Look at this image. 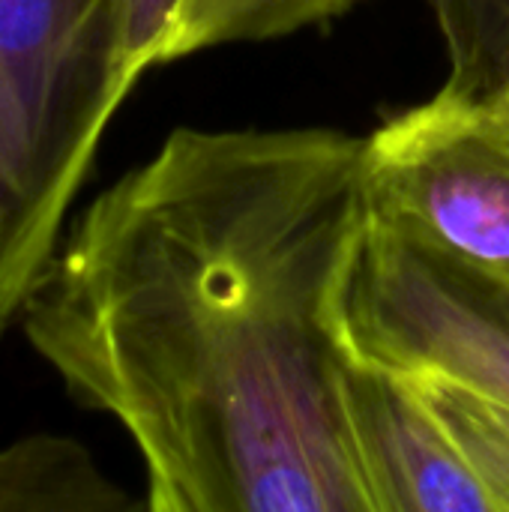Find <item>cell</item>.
I'll list each match as a JSON object with an SVG mask.
<instances>
[{
	"label": "cell",
	"mask_w": 509,
	"mask_h": 512,
	"mask_svg": "<svg viewBox=\"0 0 509 512\" xmlns=\"http://www.w3.org/2000/svg\"><path fill=\"white\" fill-rule=\"evenodd\" d=\"M366 135L174 129L102 189L21 327L135 444L153 512H372L342 378Z\"/></svg>",
	"instance_id": "1"
},
{
	"label": "cell",
	"mask_w": 509,
	"mask_h": 512,
	"mask_svg": "<svg viewBox=\"0 0 509 512\" xmlns=\"http://www.w3.org/2000/svg\"><path fill=\"white\" fill-rule=\"evenodd\" d=\"M129 90L117 0H0V333L57 252Z\"/></svg>",
	"instance_id": "2"
},
{
	"label": "cell",
	"mask_w": 509,
	"mask_h": 512,
	"mask_svg": "<svg viewBox=\"0 0 509 512\" xmlns=\"http://www.w3.org/2000/svg\"><path fill=\"white\" fill-rule=\"evenodd\" d=\"M342 327L360 360L509 408V282L402 222L372 213Z\"/></svg>",
	"instance_id": "3"
},
{
	"label": "cell",
	"mask_w": 509,
	"mask_h": 512,
	"mask_svg": "<svg viewBox=\"0 0 509 512\" xmlns=\"http://www.w3.org/2000/svg\"><path fill=\"white\" fill-rule=\"evenodd\" d=\"M372 213L509 282V114L441 87L366 135Z\"/></svg>",
	"instance_id": "4"
},
{
	"label": "cell",
	"mask_w": 509,
	"mask_h": 512,
	"mask_svg": "<svg viewBox=\"0 0 509 512\" xmlns=\"http://www.w3.org/2000/svg\"><path fill=\"white\" fill-rule=\"evenodd\" d=\"M342 396L372 512H501L405 375L351 354Z\"/></svg>",
	"instance_id": "5"
},
{
	"label": "cell",
	"mask_w": 509,
	"mask_h": 512,
	"mask_svg": "<svg viewBox=\"0 0 509 512\" xmlns=\"http://www.w3.org/2000/svg\"><path fill=\"white\" fill-rule=\"evenodd\" d=\"M363 0H117L123 72L138 78L189 54L321 27Z\"/></svg>",
	"instance_id": "6"
},
{
	"label": "cell",
	"mask_w": 509,
	"mask_h": 512,
	"mask_svg": "<svg viewBox=\"0 0 509 512\" xmlns=\"http://www.w3.org/2000/svg\"><path fill=\"white\" fill-rule=\"evenodd\" d=\"M120 510L132 501L78 441L30 435L0 447V512Z\"/></svg>",
	"instance_id": "7"
},
{
	"label": "cell",
	"mask_w": 509,
	"mask_h": 512,
	"mask_svg": "<svg viewBox=\"0 0 509 512\" xmlns=\"http://www.w3.org/2000/svg\"><path fill=\"white\" fill-rule=\"evenodd\" d=\"M447 54L444 87L498 102L509 87V0H426Z\"/></svg>",
	"instance_id": "8"
},
{
	"label": "cell",
	"mask_w": 509,
	"mask_h": 512,
	"mask_svg": "<svg viewBox=\"0 0 509 512\" xmlns=\"http://www.w3.org/2000/svg\"><path fill=\"white\" fill-rule=\"evenodd\" d=\"M405 378L417 387L423 402L450 432L453 444L498 501V510L509 512V408L462 390L438 375Z\"/></svg>",
	"instance_id": "9"
},
{
	"label": "cell",
	"mask_w": 509,
	"mask_h": 512,
	"mask_svg": "<svg viewBox=\"0 0 509 512\" xmlns=\"http://www.w3.org/2000/svg\"><path fill=\"white\" fill-rule=\"evenodd\" d=\"M498 105H501V108H507V114H509V87H507V90H504V93H501Z\"/></svg>",
	"instance_id": "10"
}]
</instances>
